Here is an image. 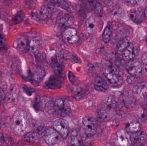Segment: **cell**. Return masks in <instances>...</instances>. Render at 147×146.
<instances>
[{
  "label": "cell",
  "mask_w": 147,
  "mask_h": 146,
  "mask_svg": "<svg viewBox=\"0 0 147 146\" xmlns=\"http://www.w3.org/2000/svg\"><path fill=\"white\" fill-rule=\"evenodd\" d=\"M88 3H89V5L91 9H92L94 5L96 3V2L97 1L96 0H88Z\"/></svg>",
  "instance_id": "7bdbcfd3"
},
{
  "label": "cell",
  "mask_w": 147,
  "mask_h": 146,
  "mask_svg": "<svg viewBox=\"0 0 147 146\" xmlns=\"http://www.w3.org/2000/svg\"><path fill=\"white\" fill-rule=\"evenodd\" d=\"M2 75V73L1 72V69H0V77Z\"/></svg>",
  "instance_id": "f907efd6"
},
{
  "label": "cell",
  "mask_w": 147,
  "mask_h": 146,
  "mask_svg": "<svg viewBox=\"0 0 147 146\" xmlns=\"http://www.w3.org/2000/svg\"><path fill=\"white\" fill-rule=\"evenodd\" d=\"M126 69L130 75L137 78L142 73V69L140 62L137 59L128 61L126 64Z\"/></svg>",
  "instance_id": "8992f818"
},
{
  "label": "cell",
  "mask_w": 147,
  "mask_h": 146,
  "mask_svg": "<svg viewBox=\"0 0 147 146\" xmlns=\"http://www.w3.org/2000/svg\"><path fill=\"white\" fill-rule=\"evenodd\" d=\"M65 102L62 99H57L54 102L52 114L57 117L62 116V111L64 106Z\"/></svg>",
  "instance_id": "d6986e66"
},
{
  "label": "cell",
  "mask_w": 147,
  "mask_h": 146,
  "mask_svg": "<svg viewBox=\"0 0 147 146\" xmlns=\"http://www.w3.org/2000/svg\"><path fill=\"white\" fill-rule=\"evenodd\" d=\"M96 27V22L94 19L92 17L88 18L85 23L84 29L86 32L88 34H92L94 33Z\"/></svg>",
  "instance_id": "ffe728a7"
},
{
  "label": "cell",
  "mask_w": 147,
  "mask_h": 146,
  "mask_svg": "<svg viewBox=\"0 0 147 146\" xmlns=\"http://www.w3.org/2000/svg\"><path fill=\"white\" fill-rule=\"evenodd\" d=\"M94 87H95L96 90L98 91L101 92H106L108 90L107 88H105L103 87L99 86L94 85Z\"/></svg>",
  "instance_id": "ab89813d"
},
{
  "label": "cell",
  "mask_w": 147,
  "mask_h": 146,
  "mask_svg": "<svg viewBox=\"0 0 147 146\" xmlns=\"http://www.w3.org/2000/svg\"><path fill=\"white\" fill-rule=\"evenodd\" d=\"M51 66L53 72L57 75L60 74L63 71V67L58 62L56 57H53L52 59Z\"/></svg>",
  "instance_id": "cb8c5ba5"
},
{
  "label": "cell",
  "mask_w": 147,
  "mask_h": 146,
  "mask_svg": "<svg viewBox=\"0 0 147 146\" xmlns=\"http://www.w3.org/2000/svg\"><path fill=\"white\" fill-rule=\"evenodd\" d=\"M25 17V14L20 11L18 12L13 18V24L17 25L20 23Z\"/></svg>",
  "instance_id": "4dcf8cb0"
},
{
  "label": "cell",
  "mask_w": 147,
  "mask_h": 146,
  "mask_svg": "<svg viewBox=\"0 0 147 146\" xmlns=\"http://www.w3.org/2000/svg\"><path fill=\"white\" fill-rule=\"evenodd\" d=\"M85 134L87 137L94 136L97 131V120L92 117H86L83 120Z\"/></svg>",
  "instance_id": "277c9868"
},
{
  "label": "cell",
  "mask_w": 147,
  "mask_h": 146,
  "mask_svg": "<svg viewBox=\"0 0 147 146\" xmlns=\"http://www.w3.org/2000/svg\"><path fill=\"white\" fill-rule=\"evenodd\" d=\"M44 132L43 133H40V130L34 131V132H31L28 133L25 136V139L27 140L30 141H36L40 138L41 135L43 136Z\"/></svg>",
  "instance_id": "d4e9b609"
},
{
  "label": "cell",
  "mask_w": 147,
  "mask_h": 146,
  "mask_svg": "<svg viewBox=\"0 0 147 146\" xmlns=\"http://www.w3.org/2000/svg\"><path fill=\"white\" fill-rule=\"evenodd\" d=\"M30 125L29 117L25 111L18 110L16 112L13 117V126L17 134L22 135L27 132Z\"/></svg>",
  "instance_id": "6da1fadb"
},
{
  "label": "cell",
  "mask_w": 147,
  "mask_h": 146,
  "mask_svg": "<svg viewBox=\"0 0 147 146\" xmlns=\"http://www.w3.org/2000/svg\"><path fill=\"white\" fill-rule=\"evenodd\" d=\"M40 45V41L37 38H33L29 40V50L33 52H36Z\"/></svg>",
  "instance_id": "83f0119b"
},
{
  "label": "cell",
  "mask_w": 147,
  "mask_h": 146,
  "mask_svg": "<svg viewBox=\"0 0 147 146\" xmlns=\"http://www.w3.org/2000/svg\"><path fill=\"white\" fill-rule=\"evenodd\" d=\"M0 138H3V135L1 133H0Z\"/></svg>",
  "instance_id": "681fc988"
},
{
  "label": "cell",
  "mask_w": 147,
  "mask_h": 146,
  "mask_svg": "<svg viewBox=\"0 0 147 146\" xmlns=\"http://www.w3.org/2000/svg\"><path fill=\"white\" fill-rule=\"evenodd\" d=\"M116 105V103L114 97L112 96H109L105 98L103 101L102 102L100 109L105 110L112 113L115 108Z\"/></svg>",
  "instance_id": "9a60e30c"
},
{
  "label": "cell",
  "mask_w": 147,
  "mask_h": 146,
  "mask_svg": "<svg viewBox=\"0 0 147 146\" xmlns=\"http://www.w3.org/2000/svg\"><path fill=\"white\" fill-rule=\"evenodd\" d=\"M146 43H147V38H146Z\"/></svg>",
  "instance_id": "f5cc1de1"
},
{
  "label": "cell",
  "mask_w": 147,
  "mask_h": 146,
  "mask_svg": "<svg viewBox=\"0 0 147 146\" xmlns=\"http://www.w3.org/2000/svg\"><path fill=\"white\" fill-rule=\"evenodd\" d=\"M144 0H126L128 4L132 6H138L143 3Z\"/></svg>",
  "instance_id": "d590c367"
},
{
  "label": "cell",
  "mask_w": 147,
  "mask_h": 146,
  "mask_svg": "<svg viewBox=\"0 0 147 146\" xmlns=\"http://www.w3.org/2000/svg\"><path fill=\"white\" fill-rule=\"evenodd\" d=\"M54 102L53 101H50L47 102L45 106V109L47 112L50 113H52L54 107Z\"/></svg>",
  "instance_id": "e575fe53"
},
{
  "label": "cell",
  "mask_w": 147,
  "mask_h": 146,
  "mask_svg": "<svg viewBox=\"0 0 147 146\" xmlns=\"http://www.w3.org/2000/svg\"><path fill=\"white\" fill-rule=\"evenodd\" d=\"M112 113L105 110L99 109L98 111L97 116L100 121L105 122L109 121L112 117Z\"/></svg>",
  "instance_id": "44dd1931"
},
{
  "label": "cell",
  "mask_w": 147,
  "mask_h": 146,
  "mask_svg": "<svg viewBox=\"0 0 147 146\" xmlns=\"http://www.w3.org/2000/svg\"><path fill=\"white\" fill-rule=\"evenodd\" d=\"M144 99H145V103H146V105L147 106V96L145 97Z\"/></svg>",
  "instance_id": "c3c4849f"
},
{
  "label": "cell",
  "mask_w": 147,
  "mask_h": 146,
  "mask_svg": "<svg viewBox=\"0 0 147 146\" xmlns=\"http://www.w3.org/2000/svg\"><path fill=\"white\" fill-rule=\"evenodd\" d=\"M92 10L98 17H101L102 16V7L101 4L98 1L96 2V3L94 5V7H93Z\"/></svg>",
  "instance_id": "f1b7e54d"
},
{
  "label": "cell",
  "mask_w": 147,
  "mask_h": 146,
  "mask_svg": "<svg viewBox=\"0 0 147 146\" xmlns=\"http://www.w3.org/2000/svg\"><path fill=\"white\" fill-rule=\"evenodd\" d=\"M3 1H11V0H3Z\"/></svg>",
  "instance_id": "816d5d0a"
},
{
  "label": "cell",
  "mask_w": 147,
  "mask_h": 146,
  "mask_svg": "<svg viewBox=\"0 0 147 146\" xmlns=\"http://www.w3.org/2000/svg\"><path fill=\"white\" fill-rule=\"evenodd\" d=\"M124 15V10L122 8L116 9L111 13V17L116 19L122 18Z\"/></svg>",
  "instance_id": "f546056e"
},
{
  "label": "cell",
  "mask_w": 147,
  "mask_h": 146,
  "mask_svg": "<svg viewBox=\"0 0 147 146\" xmlns=\"http://www.w3.org/2000/svg\"><path fill=\"white\" fill-rule=\"evenodd\" d=\"M44 139L47 145H56L62 142L63 139L61 135L54 128H49L44 131Z\"/></svg>",
  "instance_id": "5b68a950"
},
{
  "label": "cell",
  "mask_w": 147,
  "mask_h": 146,
  "mask_svg": "<svg viewBox=\"0 0 147 146\" xmlns=\"http://www.w3.org/2000/svg\"><path fill=\"white\" fill-rule=\"evenodd\" d=\"M4 40H5V37L4 36L1 34H0V41L1 42H4Z\"/></svg>",
  "instance_id": "f6af8a7d"
},
{
  "label": "cell",
  "mask_w": 147,
  "mask_h": 146,
  "mask_svg": "<svg viewBox=\"0 0 147 146\" xmlns=\"http://www.w3.org/2000/svg\"><path fill=\"white\" fill-rule=\"evenodd\" d=\"M127 136L125 130L121 129L118 131L117 133V138L118 144L120 145H128L129 141Z\"/></svg>",
  "instance_id": "ac0fdd59"
},
{
  "label": "cell",
  "mask_w": 147,
  "mask_h": 146,
  "mask_svg": "<svg viewBox=\"0 0 147 146\" xmlns=\"http://www.w3.org/2000/svg\"><path fill=\"white\" fill-rule=\"evenodd\" d=\"M45 75L46 72L45 69L41 67H37L34 69L32 75V78L30 80L32 81L31 83L34 85H38L43 80Z\"/></svg>",
  "instance_id": "5bb4252c"
},
{
  "label": "cell",
  "mask_w": 147,
  "mask_h": 146,
  "mask_svg": "<svg viewBox=\"0 0 147 146\" xmlns=\"http://www.w3.org/2000/svg\"><path fill=\"white\" fill-rule=\"evenodd\" d=\"M127 132L136 133L140 131V124L137 122H132L128 124L126 127Z\"/></svg>",
  "instance_id": "4316f807"
},
{
  "label": "cell",
  "mask_w": 147,
  "mask_h": 146,
  "mask_svg": "<svg viewBox=\"0 0 147 146\" xmlns=\"http://www.w3.org/2000/svg\"><path fill=\"white\" fill-rule=\"evenodd\" d=\"M40 103H41V101L39 99H37L35 100L34 105V107L36 110H39L40 109V105H41Z\"/></svg>",
  "instance_id": "f35d334b"
},
{
  "label": "cell",
  "mask_w": 147,
  "mask_h": 146,
  "mask_svg": "<svg viewBox=\"0 0 147 146\" xmlns=\"http://www.w3.org/2000/svg\"><path fill=\"white\" fill-rule=\"evenodd\" d=\"M4 47H5V45H4V42L0 41V50L4 49Z\"/></svg>",
  "instance_id": "ee69618b"
},
{
  "label": "cell",
  "mask_w": 147,
  "mask_h": 146,
  "mask_svg": "<svg viewBox=\"0 0 147 146\" xmlns=\"http://www.w3.org/2000/svg\"><path fill=\"white\" fill-rule=\"evenodd\" d=\"M85 94V91L84 90V89L80 88L75 92V93H74V97L77 100H80L84 97V95Z\"/></svg>",
  "instance_id": "836d02e7"
},
{
  "label": "cell",
  "mask_w": 147,
  "mask_h": 146,
  "mask_svg": "<svg viewBox=\"0 0 147 146\" xmlns=\"http://www.w3.org/2000/svg\"><path fill=\"white\" fill-rule=\"evenodd\" d=\"M141 61L144 65L147 64V51L142 55L141 57Z\"/></svg>",
  "instance_id": "60d3db41"
},
{
  "label": "cell",
  "mask_w": 147,
  "mask_h": 146,
  "mask_svg": "<svg viewBox=\"0 0 147 146\" xmlns=\"http://www.w3.org/2000/svg\"><path fill=\"white\" fill-rule=\"evenodd\" d=\"M112 33V27L111 25H107L105 27L102 34L103 41L104 43H108L110 41Z\"/></svg>",
  "instance_id": "7402d4cb"
},
{
  "label": "cell",
  "mask_w": 147,
  "mask_h": 146,
  "mask_svg": "<svg viewBox=\"0 0 147 146\" xmlns=\"http://www.w3.org/2000/svg\"><path fill=\"white\" fill-rule=\"evenodd\" d=\"M53 128L60 135L63 139H66L69 135V127L68 122L63 119L56 120L53 124Z\"/></svg>",
  "instance_id": "ba28073f"
},
{
  "label": "cell",
  "mask_w": 147,
  "mask_h": 146,
  "mask_svg": "<svg viewBox=\"0 0 147 146\" xmlns=\"http://www.w3.org/2000/svg\"><path fill=\"white\" fill-rule=\"evenodd\" d=\"M144 12H145V17L147 19V5L146 6V8H145Z\"/></svg>",
  "instance_id": "bcb514c9"
},
{
  "label": "cell",
  "mask_w": 147,
  "mask_h": 146,
  "mask_svg": "<svg viewBox=\"0 0 147 146\" xmlns=\"http://www.w3.org/2000/svg\"><path fill=\"white\" fill-rule=\"evenodd\" d=\"M130 19L136 24H140L144 21L145 17L144 10L140 7L132 9L129 13Z\"/></svg>",
  "instance_id": "8fae6325"
},
{
  "label": "cell",
  "mask_w": 147,
  "mask_h": 146,
  "mask_svg": "<svg viewBox=\"0 0 147 146\" xmlns=\"http://www.w3.org/2000/svg\"><path fill=\"white\" fill-rule=\"evenodd\" d=\"M23 90L24 92L28 96H31L34 92V90L33 88L28 87H24Z\"/></svg>",
  "instance_id": "8d00e7d4"
},
{
  "label": "cell",
  "mask_w": 147,
  "mask_h": 146,
  "mask_svg": "<svg viewBox=\"0 0 147 146\" xmlns=\"http://www.w3.org/2000/svg\"><path fill=\"white\" fill-rule=\"evenodd\" d=\"M74 17L72 15L66 13L59 14L56 20L57 25L61 28H68L73 25Z\"/></svg>",
  "instance_id": "52a82bcc"
},
{
  "label": "cell",
  "mask_w": 147,
  "mask_h": 146,
  "mask_svg": "<svg viewBox=\"0 0 147 146\" xmlns=\"http://www.w3.org/2000/svg\"><path fill=\"white\" fill-rule=\"evenodd\" d=\"M63 39L65 42L70 44L77 43L79 41L77 35V30L74 28L68 27L63 33Z\"/></svg>",
  "instance_id": "4fadbf2b"
},
{
  "label": "cell",
  "mask_w": 147,
  "mask_h": 146,
  "mask_svg": "<svg viewBox=\"0 0 147 146\" xmlns=\"http://www.w3.org/2000/svg\"><path fill=\"white\" fill-rule=\"evenodd\" d=\"M14 45L20 53H26L29 51V40L25 36H20L16 38Z\"/></svg>",
  "instance_id": "30bf717a"
},
{
  "label": "cell",
  "mask_w": 147,
  "mask_h": 146,
  "mask_svg": "<svg viewBox=\"0 0 147 146\" xmlns=\"http://www.w3.org/2000/svg\"><path fill=\"white\" fill-rule=\"evenodd\" d=\"M53 6L54 5L50 2L45 4L40 10L32 14V19L38 21H45L49 19L52 14Z\"/></svg>",
  "instance_id": "3957f363"
},
{
  "label": "cell",
  "mask_w": 147,
  "mask_h": 146,
  "mask_svg": "<svg viewBox=\"0 0 147 146\" xmlns=\"http://www.w3.org/2000/svg\"><path fill=\"white\" fill-rule=\"evenodd\" d=\"M37 0H24V2L27 6L29 7H33L36 4Z\"/></svg>",
  "instance_id": "74e56055"
},
{
  "label": "cell",
  "mask_w": 147,
  "mask_h": 146,
  "mask_svg": "<svg viewBox=\"0 0 147 146\" xmlns=\"http://www.w3.org/2000/svg\"><path fill=\"white\" fill-rule=\"evenodd\" d=\"M129 39L127 38H124L120 40L117 43V49L119 52H123L130 44Z\"/></svg>",
  "instance_id": "484cf974"
},
{
  "label": "cell",
  "mask_w": 147,
  "mask_h": 146,
  "mask_svg": "<svg viewBox=\"0 0 147 146\" xmlns=\"http://www.w3.org/2000/svg\"><path fill=\"white\" fill-rule=\"evenodd\" d=\"M4 96H5V94H4V92L3 89L0 87V105L2 103L3 101Z\"/></svg>",
  "instance_id": "b9f144b4"
},
{
  "label": "cell",
  "mask_w": 147,
  "mask_h": 146,
  "mask_svg": "<svg viewBox=\"0 0 147 146\" xmlns=\"http://www.w3.org/2000/svg\"><path fill=\"white\" fill-rule=\"evenodd\" d=\"M132 144L135 145H144L146 141V136L144 133L140 131L137 133H133L130 138Z\"/></svg>",
  "instance_id": "e0dca14e"
},
{
  "label": "cell",
  "mask_w": 147,
  "mask_h": 146,
  "mask_svg": "<svg viewBox=\"0 0 147 146\" xmlns=\"http://www.w3.org/2000/svg\"><path fill=\"white\" fill-rule=\"evenodd\" d=\"M62 85V80L57 76L50 77L46 83L47 87L53 90H56L60 88Z\"/></svg>",
  "instance_id": "2e32d148"
},
{
  "label": "cell",
  "mask_w": 147,
  "mask_h": 146,
  "mask_svg": "<svg viewBox=\"0 0 147 146\" xmlns=\"http://www.w3.org/2000/svg\"><path fill=\"white\" fill-rule=\"evenodd\" d=\"M144 72L147 75V64L145 65V66H144Z\"/></svg>",
  "instance_id": "7dc6e473"
},
{
  "label": "cell",
  "mask_w": 147,
  "mask_h": 146,
  "mask_svg": "<svg viewBox=\"0 0 147 146\" xmlns=\"http://www.w3.org/2000/svg\"><path fill=\"white\" fill-rule=\"evenodd\" d=\"M133 93L136 99H144L147 96V81H142L136 85L133 88Z\"/></svg>",
  "instance_id": "9c48e42d"
},
{
  "label": "cell",
  "mask_w": 147,
  "mask_h": 146,
  "mask_svg": "<svg viewBox=\"0 0 147 146\" xmlns=\"http://www.w3.org/2000/svg\"><path fill=\"white\" fill-rule=\"evenodd\" d=\"M69 145L80 146L82 145L80 140L76 136H71L68 140Z\"/></svg>",
  "instance_id": "d6a6232c"
},
{
  "label": "cell",
  "mask_w": 147,
  "mask_h": 146,
  "mask_svg": "<svg viewBox=\"0 0 147 146\" xmlns=\"http://www.w3.org/2000/svg\"><path fill=\"white\" fill-rule=\"evenodd\" d=\"M104 74L106 82L112 87H118L123 82V77L119 71L112 65H110L105 69Z\"/></svg>",
  "instance_id": "7a4b0ae2"
},
{
  "label": "cell",
  "mask_w": 147,
  "mask_h": 146,
  "mask_svg": "<svg viewBox=\"0 0 147 146\" xmlns=\"http://www.w3.org/2000/svg\"><path fill=\"white\" fill-rule=\"evenodd\" d=\"M94 85L103 87L105 88H108V85L106 81L99 76L96 77L94 80Z\"/></svg>",
  "instance_id": "1f68e13d"
},
{
  "label": "cell",
  "mask_w": 147,
  "mask_h": 146,
  "mask_svg": "<svg viewBox=\"0 0 147 146\" xmlns=\"http://www.w3.org/2000/svg\"><path fill=\"white\" fill-rule=\"evenodd\" d=\"M138 49L137 45L134 43H131L122 52L123 60L126 61L134 59L137 55Z\"/></svg>",
  "instance_id": "7c38bea8"
},
{
  "label": "cell",
  "mask_w": 147,
  "mask_h": 146,
  "mask_svg": "<svg viewBox=\"0 0 147 146\" xmlns=\"http://www.w3.org/2000/svg\"><path fill=\"white\" fill-rule=\"evenodd\" d=\"M50 2L54 6H57L64 10H68L70 8L69 3L65 0H50Z\"/></svg>",
  "instance_id": "603a6c76"
}]
</instances>
